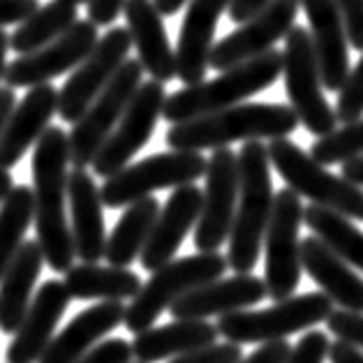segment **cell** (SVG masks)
<instances>
[{
  "instance_id": "cell-1",
  "label": "cell",
  "mask_w": 363,
  "mask_h": 363,
  "mask_svg": "<svg viewBox=\"0 0 363 363\" xmlns=\"http://www.w3.org/2000/svg\"><path fill=\"white\" fill-rule=\"evenodd\" d=\"M69 135L51 125L42 135L33 153V194H35V232L44 252L47 267L56 273H67L74 267L72 225L67 223V172Z\"/></svg>"
},
{
  "instance_id": "cell-2",
  "label": "cell",
  "mask_w": 363,
  "mask_h": 363,
  "mask_svg": "<svg viewBox=\"0 0 363 363\" xmlns=\"http://www.w3.org/2000/svg\"><path fill=\"white\" fill-rule=\"evenodd\" d=\"M296 111L287 104L243 102L238 107L201 116L167 130V146L172 150H218L232 141L287 139L298 128Z\"/></svg>"
},
{
  "instance_id": "cell-3",
  "label": "cell",
  "mask_w": 363,
  "mask_h": 363,
  "mask_svg": "<svg viewBox=\"0 0 363 363\" xmlns=\"http://www.w3.org/2000/svg\"><path fill=\"white\" fill-rule=\"evenodd\" d=\"M271 157L262 141H247L238 150V206L229 236L227 262L236 276H250L262 257V245L273 213Z\"/></svg>"
},
{
  "instance_id": "cell-4",
  "label": "cell",
  "mask_w": 363,
  "mask_h": 363,
  "mask_svg": "<svg viewBox=\"0 0 363 363\" xmlns=\"http://www.w3.org/2000/svg\"><path fill=\"white\" fill-rule=\"evenodd\" d=\"M282 74V54L271 49L269 54L247 60L243 65L227 69L211 82L185 86L167 97L162 118L172 125H181L201 116L225 111L243 104V100L267 91Z\"/></svg>"
},
{
  "instance_id": "cell-5",
  "label": "cell",
  "mask_w": 363,
  "mask_h": 363,
  "mask_svg": "<svg viewBox=\"0 0 363 363\" xmlns=\"http://www.w3.org/2000/svg\"><path fill=\"white\" fill-rule=\"evenodd\" d=\"M227 269V257L220 252H197L183 257V259H174L167 267L157 269L148 278V282H144L141 291L125 308V324L123 326L135 335L153 329L157 317L167 308L188 296L190 291L220 280Z\"/></svg>"
},
{
  "instance_id": "cell-6",
  "label": "cell",
  "mask_w": 363,
  "mask_h": 363,
  "mask_svg": "<svg viewBox=\"0 0 363 363\" xmlns=\"http://www.w3.org/2000/svg\"><path fill=\"white\" fill-rule=\"evenodd\" d=\"M269 157L280 179L298 197L347 220H363V188L324 169V164L294 141L273 139L269 144Z\"/></svg>"
},
{
  "instance_id": "cell-7",
  "label": "cell",
  "mask_w": 363,
  "mask_h": 363,
  "mask_svg": "<svg viewBox=\"0 0 363 363\" xmlns=\"http://www.w3.org/2000/svg\"><path fill=\"white\" fill-rule=\"evenodd\" d=\"M331 315L333 301L322 291H310V294H294L291 298L278 301L271 308L243 310V313L220 317L218 331L227 342L234 345H267L317 326L329 320Z\"/></svg>"
},
{
  "instance_id": "cell-8",
  "label": "cell",
  "mask_w": 363,
  "mask_h": 363,
  "mask_svg": "<svg viewBox=\"0 0 363 363\" xmlns=\"http://www.w3.org/2000/svg\"><path fill=\"white\" fill-rule=\"evenodd\" d=\"M282 77H285L291 109L296 111L301 125L310 135L322 139L338 130L335 128L338 125L335 109L324 97V82L320 63H317L313 38H310V30L303 28V26H294L285 40Z\"/></svg>"
},
{
  "instance_id": "cell-9",
  "label": "cell",
  "mask_w": 363,
  "mask_h": 363,
  "mask_svg": "<svg viewBox=\"0 0 363 363\" xmlns=\"http://www.w3.org/2000/svg\"><path fill=\"white\" fill-rule=\"evenodd\" d=\"M206 157L194 153V150L155 153L104 181L100 188L102 203L107 208H123L146 197H153V192L157 190H176L183 185H194V181L206 176Z\"/></svg>"
},
{
  "instance_id": "cell-10",
  "label": "cell",
  "mask_w": 363,
  "mask_h": 363,
  "mask_svg": "<svg viewBox=\"0 0 363 363\" xmlns=\"http://www.w3.org/2000/svg\"><path fill=\"white\" fill-rule=\"evenodd\" d=\"M306 208L301 206V197L294 190L276 192L271 223L264 238V285L269 296L285 301L296 294L303 264H301V223Z\"/></svg>"
},
{
  "instance_id": "cell-11",
  "label": "cell",
  "mask_w": 363,
  "mask_h": 363,
  "mask_svg": "<svg viewBox=\"0 0 363 363\" xmlns=\"http://www.w3.org/2000/svg\"><path fill=\"white\" fill-rule=\"evenodd\" d=\"M141 74H144V65L139 63V58H130L113 77V82L74 123L69 132V162L74 164V169H86L95 162L97 153L113 135L132 97L141 88Z\"/></svg>"
},
{
  "instance_id": "cell-12",
  "label": "cell",
  "mask_w": 363,
  "mask_h": 363,
  "mask_svg": "<svg viewBox=\"0 0 363 363\" xmlns=\"http://www.w3.org/2000/svg\"><path fill=\"white\" fill-rule=\"evenodd\" d=\"M132 35L128 28L113 26L109 33H104L97 47L91 51L82 65H79L72 77L58 93V116L65 123H77L88 111V107L97 100L104 88H107L118 69L128 63Z\"/></svg>"
},
{
  "instance_id": "cell-13",
  "label": "cell",
  "mask_w": 363,
  "mask_h": 363,
  "mask_svg": "<svg viewBox=\"0 0 363 363\" xmlns=\"http://www.w3.org/2000/svg\"><path fill=\"white\" fill-rule=\"evenodd\" d=\"M167 102L164 84L160 82H146L141 84L137 95L132 97L130 107L123 113L121 123L113 130V135L107 139V144L97 153L93 169L95 176H102L104 181L130 167L141 148L148 144L150 135L155 132L157 121L162 118V109Z\"/></svg>"
},
{
  "instance_id": "cell-14",
  "label": "cell",
  "mask_w": 363,
  "mask_h": 363,
  "mask_svg": "<svg viewBox=\"0 0 363 363\" xmlns=\"http://www.w3.org/2000/svg\"><path fill=\"white\" fill-rule=\"evenodd\" d=\"M238 206V153L232 148H218L206 164V188L194 247L199 252H218L232 236Z\"/></svg>"
},
{
  "instance_id": "cell-15",
  "label": "cell",
  "mask_w": 363,
  "mask_h": 363,
  "mask_svg": "<svg viewBox=\"0 0 363 363\" xmlns=\"http://www.w3.org/2000/svg\"><path fill=\"white\" fill-rule=\"evenodd\" d=\"M97 42H100L97 26L88 19H79L72 28L60 35L56 42H51L49 47L7 63L5 84L7 88H35L49 84L51 79L82 65L97 47Z\"/></svg>"
},
{
  "instance_id": "cell-16",
  "label": "cell",
  "mask_w": 363,
  "mask_h": 363,
  "mask_svg": "<svg viewBox=\"0 0 363 363\" xmlns=\"http://www.w3.org/2000/svg\"><path fill=\"white\" fill-rule=\"evenodd\" d=\"M298 5V0H273L238 30L216 42L211 51V67L218 72H227L236 65L269 54L273 44L287 40V35L294 28Z\"/></svg>"
},
{
  "instance_id": "cell-17",
  "label": "cell",
  "mask_w": 363,
  "mask_h": 363,
  "mask_svg": "<svg viewBox=\"0 0 363 363\" xmlns=\"http://www.w3.org/2000/svg\"><path fill=\"white\" fill-rule=\"evenodd\" d=\"M232 3L234 0H190L188 3V12L183 16L179 33V47H176L179 79L185 86L206 82L218 21L225 12H229Z\"/></svg>"
},
{
  "instance_id": "cell-18",
  "label": "cell",
  "mask_w": 363,
  "mask_h": 363,
  "mask_svg": "<svg viewBox=\"0 0 363 363\" xmlns=\"http://www.w3.org/2000/svg\"><path fill=\"white\" fill-rule=\"evenodd\" d=\"M69 298L72 296H69L65 282L47 280L44 285H40V291L35 294L28 313L23 317L21 329L7 345V363H40L51 340L56 338L54 331L58 322L63 320Z\"/></svg>"
},
{
  "instance_id": "cell-19",
  "label": "cell",
  "mask_w": 363,
  "mask_h": 363,
  "mask_svg": "<svg viewBox=\"0 0 363 363\" xmlns=\"http://www.w3.org/2000/svg\"><path fill=\"white\" fill-rule=\"evenodd\" d=\"M203 190H199L197 185H183V188H176L169 194L164 208L157 216L150 241L139 257L141 267L148 273H155L157 269L174 262V257L185 241V236L190 234V229H197Z\"/></svg>"
},
{
  "instance_id": "cell-20",
  "label": "cell",
  "mask_w": 363,
  "mask_h": 363,
  "mask_svg": "<svg viewBox=\"0 0 363 363\" xmlns=\"http://www.w3.org/2000/svg\"><path fill=\"white\" fill-rule=\"evenodd\" d=\"M310 21L324 88L340 93L350 77V40L335 0H298Z\"/></svg>"
},
{
  "instance_id": "cell-21",
  "label": "cell",
  "mask_w": 363,
  "mask_h": 363,
  "mask_svg": "<svg viewBox=\"0 0 363 363\" xmlns=\"http://www.w3.org/2000/svg\"><path fill=\"white\" fill-rule=\"evenodd\" d=\"M269 296L267 285L255 276H234L208 282L169 308L174 320H208V317L234 315L262 303Z\"/></svg>"
},
{
  "instance_id": "cell-22",
  "label": "cell",
  "mask_w": 363,
  "mask_h": 363,
  "mask_svg": "<svg viewBox=\"0 0 363 363\" xmlns=\"http://www.w3.org/2000/svg\"><path fill=\"white\" fill-rule=\"evenodd\" d=\"M67 201L72 216L74 252L82 264H97L107 252V227H104V203L93 174L86 169L69 172Z\"/></svg>"
},
{
  "instance_id": "cell-23",
  "label": "cell",
  "mask_w": 363,
  "mask_h": 363,
  "mask_svg": "<svg viewBox=\"0 0 363 363\" xmlns=\"http://www.w3.org/2000/svg\"><path fill=\"white\" fill-rule=\"evenodd\" d=\"M58 93L56 86L42 84L30 88L16 104L0 137V169L10 172L14 164H19L26 150L38 144L44 132L51 128L49 123L58 111Z\"/></svg>"
},
{
  "instance_id": "cell-24",
  "label": "cell",
  "mask_w": 363,
  "mask_h": 363,
  "mask_svg": "<svg viewBox=\"0 0 363 363\" xmlns=\"http://www.w3.org/2000/svg\"><path fill=\"white\" fill-rule=\"evenodd\" d=\"M125 308L121 301H102L82 310L51 340L40 363H79L113 329L125 324Z\"/></svg>"
},
{
  "instance_id": "cell-25",
  "label": "cell",
  "mask_w": 363,
  "mask_h": 363,
  "mask_svg": "<svg viewBox=\"0 0 363 363\" xmlns=\"http://www.w3.org/2000/svg\"><path fill=\"white\" fill-rule=\"evenodd\" d=\"M123 12H125L128 30L137 49L139 63L144 65V72H148L153 82L160 84L179 77L176 51L172 49L162 23V14L157 12L153 0H128Z\"/></svg>"
},
{
  "instance_id": "cell-26",
  "label": "cell",
  "mask_w": 363,
  "mask_h": 363,
  "mask_svg": "<svg viewBox=\"0 0 363 363\" xmlns=\"http://www.w3.org/2000/svg\"><path fill=\"white\" fill-rule=\"evenodd\" d=\"M301 264L333 306L350 313H363V278L317 236L301 241Z\"/></svg>"
},
{
  "instance_id": "cell-27",
  "label": "cell",
  "mask_w": 363,
  "mask_h": 363,
  "mask_svg": "<svg viewBox=\"0 0 363 363\" xmlns=\"http://www.w3.org/2000/svg\"><path fill=\"white\" fill-rule=\"evenodd\" d=\"M218 335V324H211L206 320H176L135 335L132 352L139 363H157L164 359L172 361L216 345Z\"/></svg>"
},
{
  "instance_id": "cell-28",
  "label": "cell",
  "mask_w": 363,
  "mask_h": 363,
  "mask_svg": "<svg viewBox=\"0 0 363 363\" xmlns=\"http://www.w3.org/2000/svg\"><path fill=\"white\" fill-rule=\"evenodd\" d=\"M44 252L38 241H26L21 252L14 257L10 269L0 280V329L16 333L33 303V289L38 285L44 267Z\"/></svg>"
},
{
  "instance_id": "cell-29",
  "label": "cell",
  "mask_w": 363,
  "mask_h": 363,
  "mask_svg": "<svg viewBox=\"0 0 363 363\" xmlns=\"http://www.w3.org/2000/svg\"><path fill=\"white\" fill-rule=\"evenodd\" d=\"M157 216H160V201L155 197L135 201L130 203L128 211H123L121 220L107 238L104 259L109 262V267L128 269L137 257H141L150 241V234H153Z\"/></svg>"
},
{
  "instance_id": "cell-30",
  "label": "cell",
  "mask_w": 363,
  "mask_h": 363,
  "mask_svg": "<svg viewBox=\"0 0 363 363\" xmlns=\"http://www.w3.org/2000/svg\"><path fill=\"white\" fill-rule=\"evenodd\" d=\"M65 287L77 301H132L144 282L130 269L100 267V264H79L65 273Z\"/></svg>"
},
{
  "instance_id": "cell-31",
  "label": "cell",
  "mask_w": 363,
  "mask_h": 363,
  "mask_svg": "<svg viewBox=\"0 0 363 363\" xmlns=\"http://www.w3.org/2000/svg\"><path fill=\"white\" fill-rule=\"evenodd\" d=\"M77 16L79 14L74 5L65 3V0H51L23 23H19V28L10 35V49L19 56H30L56 42L60 35H65L79 21Z\"/></svg>"
},
{
  "instance_id": "cell-32",
  "label": "cell",
  "mask_w": 363,
  "mask_h": 363,
  "mask_svg": "<svg viewBox=\"0 0 363 363\" xmlns=\"http://www.w3.org/2000/svg\"><path fill=\"white\" fill-rule=\"evenodd\" d=\"M303 223L308 229H313V236L329 245L340 259L363 271V232L352 220L313 203L306 208Z\"/></svg>"
},
{
  "instance_id": "cell-33",
  "label": "cell",
  "mask_w": 363,
  "mask_h": 363,
  "mask_svg": "<svg viewBox=\"0 0 363 363\" xmlns=\"http://www.w3.org/2000/svg\"><path fill=\"white\" fill-rule=\"evenodd\" d=\"M35 223V194L28 185H14L0 206V280L21 252L26 232Z\"/></svg>"
},
{
  "instance_id": "cell-34",
  "label": "cell",
  "mask_w": 363,
  "mask_h": 363,
  "mask_svg": "<svg viewBox=\"0 0 363 363\" xmlns=\"http://www.w3.org/2000/svg\"><path fill=\"white\" fill-rule=\"evenodd\" d=\"M310 155L320 164H345L363 157V118L338 128L331 135L317 139Z\"/></svg>"
},
{
  "instance_id": "cell-35",
  "label": "cell",
  "mask_w": 363,
  "mask_h": 363,
  "mask_svg": "<svg viewBox=\"0 0 363 363\" xmlns=\"http://www.w3.org/2000/svg\"><path fill=\"white\" fill-rule=\"evenodd\" d=\"M335 116L338 123H357L363 116V56L354 69H350V77L345 82L342 91L338 93V104H335Z\"/></svg>"
},
{
  "instance_id": "cell-36",
  "label": "cell",
  "mask_w": 363,
  "mask_h": 363,
  "mask_svg": "<svg viewBox=\"0 0 363 363\" xmlns=\"http://www.w3.org/2000/svg\"><path fill=\"white\" fill-rule=\"evenodd\" d=\"M331 340L324 331H308L303 338L291 347L287 363H324L329 359Z\"/></svg>"
},
{
  "instance_id": "cell-37",
  "label": "cell",
  "mask_w": 363,
  "mask_h": 363,
  "mask_svg": "<svg viewBox=\"0 0 363 363\" xmlns=\"http://www.w3.org/2000/svg\"><path fill=\"white\" fill-rule=\"evenodd\" d=\"M329 331L342 342H350L354 347L363 350V313H350V310H333V315L326 320Z\"/></svg>"
},
{
  "instance_id": "cell-38",
  "label": "cell",
  "mask_w": 363,
  "mask_h": 363,
  "mask_svg": "<svg viewBox=\"0 0 363 363\" xmlns=\"http://www.w3.org/2000/svg\"><path fill=\"white\" fill-rule=\"evenodd\" d=\"M241 359H243L241 345L225 340V342L208 345V347L197 350V352H190V354H185V357L172 359L169 363H238Z\"/></svg>"
},
{
  "instance_id": "cell-39",
  "label": "cell",
  "mask_w": 363,
  "mask_h": 363,
  "mask_svg": "<svg viewBox=\"0 0 363 363\" xmlns=\"http://www.w3.org/2000/svg\"><path fill=\"white\" fill-rule=\"evenodd\" d=\"M132 342L125 338H109L93 347L79 363H132Z\"/></svg>"
},
{
  "instance_id": "cell-40",
  "label": "cell",
  "mask_w": 363,
  "mask_h": 363,
  "mask_svg": "<svg viewBox=\"0 0 363 363\" xmlns=\"http://www.w3.org/2000/svg\"><path fill=\"white\" fill-rule=\"evenodd\" d=\"M335 7L342 16L350 47L363 51V0H335Z\"/></svg>"
},
{
  "instance_id": "cell-41",
  "label": "cell",
  "mask_w": 363,
  "mask_h": 363,
  "mask_svg": "<svg viewBox=\"0 0 363 363\" xmlns=\"http://www.w3.org/2000/svg\"><path fill=\"white\" fill-rule=\"evenodd\" d=\"M40 10V0H0V28L23 23Z\"/></svg>"
},
{
  "instance_id": "cell-42",
  "label": "cell",
  "mask_w": 363,
  "mask_h": 363,
  "mask_svg": "<svg viewBox=\"0 0 363 363\" xmlns=\"http://www.w3.org/2000/svg\"><path fill=\"white\" fill-rule=\"evenodd\" d=\"M128 0H88V21L95 26H111L125 10Z\"/></svg>"
},
{
  "instance_id": "cell-43",
  "label": "cell",
  "mask_w": 363,
  "mask_h": 363,
  "mask_svg": "<svg viewBox=\"0 0 363 363\" xmlns=\"http://www.w3.org/2000/svg\"><path fill=\"white\" fill-rule=\"evenodd\" d=\"M291 354V347L287 340H276L262 345L259 350H255L250 357H243L238 363H287Z\"/></svg>"
},
{
  "instance_id": "cell-44",
  "label": "cell",
  "mask_w": 363,
  "mask_h": 363,
  "mask_svg": "<svg viewBox=\"0 0 363 363\" xmlns=\"http://www.w3.org/2000/svg\"><path fill=\"white\" fill-rule=\"evenodd\" d=\"M271 3L273 0H234L232 7H229V19L236 21V23H245Z\"/></svg>"
},
{
  "instance_id": "cell-45",
  "label": "cell",
  "mask_w": 363,
  "mask_h": 363,
  "mask_svg": "<svg viewBox=\"0 0 363 363\" xmlns=\"http://www.w3.org/2000/svg\"><path fill=\"white\" fill-rule=\"evenodd\" d=\"M329 361L331 363H363V352L350 342L335 340V342H331Z\"/></svg>"
},
{
  "instance_id": "cell-46",
  "label": "cell",
  "mask_w": 363,
  "mask_h": 363,
  "mask_svg": "<svg viewBox=\"0 0 363 363\" xmlns=\"http://www.w3.org/2000/svg\"><path fill=\"white\" fill-rule=\"evenodd\" d=\"M16 109V95H14V88H0V137L7 128V121H10L12 111Z\"/></svg>"
},
{
  "instance_id": "cell-47",
  "label": "cell",
  "mask_w": 363,
  "mask_h": 363,
  "mask_svg": "<svg viewBox=\"0 0 363 363\" xmlns=\"http://www.w3.org/2000/svg\"><path fill=\"white\" fill-rule=\"evenodd\" d=\"M342 179H347L350 183H354V185H359V188H363V157L342 164Z\"/></svg>"
},
{
  "instance_id": "cell-48",
  "label": "cell",
  "mask_w": 363,
  "mask_h": 363,
  "mask_svg": "<svg viewBox=\"0 0 363 363\" xmlns=\"http://www.w3.org/2000/svg\"><path fill=\"white\" fill-rule=\"evenodd\" d=\"M185 3H190V0H153V5L157 7V12H160L162 16L176 14Z\"/></svg>"
},
{
  "instance_id": "cell-49",
  "label": "cell",
  "mask_w": 363,
  "mask_h": 363,
  "mask_svg": "<svg viewBox=\"0 0 363 363\" xmlns=\"http://www.w3.org/2000/svg\"><path fill=\"white\" fill-rule=\"evenodd\" d=\"M14 190V179L12 174L7 169H0V206H3V201L10 197V192Z\"/></svg>"
},
{
  "instance_id": "cell-50",
  "label": "cell",
  "mask_w": 363,
  "mask_h": 363,
  "mask_svg": "<svg viewBox=\"0 0 363 363\" xmlns=\"http://www.w3.org/2000/svg\"><path fill=\"white\" fill-rule=\"evenodd\" d=\"M7 49H10V35L5 33V28H0V79H5V69H7Z\"/></svg>"
},
{
  "instance_id": "cell-51",
  "label": "cell",
  "mask_w": 363,
  "mask_h": 363,
  "mask_svg": "<svg viewBox=\"0 0 363 363\" xmlns=\"http://www.w3.org/2000/svg\"><path fill=\"white\" fill-rule=\"evenodd\" d=\"M65 3H69V5H74V7H79V5H84V3H88V0H65Z\"/></svg>"
},
{
  "instance_id": "cell-52",
  "label": "cell",
  "mask_w": 363,
  "mask_h": 363,
  "mask_svg": "<svg viewBox=\"0 0 363 363\" xmlns=\"http://www.w3.org/2000/svg\"><path fill=\"white\" fill-rule=\"evenodd\" d=\"M135 363H139V361H135Z\"/></svg>"
}]
</instances>
